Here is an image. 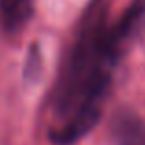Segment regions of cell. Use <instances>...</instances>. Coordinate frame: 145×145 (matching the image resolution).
<instances>
[{
	"label": "cell",
	"mask_w": 145,
	"mask_h": 145,
	"mask_svg": "<svg viewBox=\"0 0 145 145\" xmlns=\"http://www.w3.org/2000/svg\"><path fill=\"white\" fill-rule=\"evenodd\" d=\"M34 13V0H0V24L13 34L24 28Z\"/></svg>",
	"instance_id": "obj_3"
},
{
	"label": "cell",
	"mask_w": 145,
	"mask_h": 145,
	"mask_svg": "<svg viewBox=\"0 0 145 145\" xmlns=\"http://www.w3.org/2000/svg\"><path fill=\"white\" fill-rule=\"evenodd\" d=\"M143 17L145 0H134L114 24L108 21L106 0L88 4L52 93L48 136L54 143L71 145L99 123L114 69Z\"/></svg>",
	"instance_id": "obj_1"
},
{
	"label": "cell",
	"mask_w": 145,
	"mask_h": 145,
	"mask_svg": "<svg viewBox=\"0 0 145 145\" xmlns=\"http://www.w3.org/2000/svg\"><path fill=\"white\" fill-rule=\"evenodd\" d=\"M114 145H145V121L132 108H119L110 119Z\"/></svg>",
	"instance_id": "obj_2"
}]
</instances>
